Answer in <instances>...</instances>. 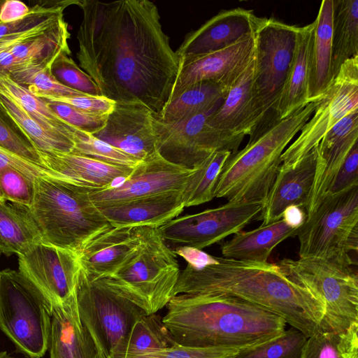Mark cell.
<instances>
[{
  "label": "cell",
  "mask_w": 358,
  "mask_h": 358,
  "mask_svg": "<svg viewBox=\"0 0 358 358\" xmlns=\"http://www.w3.org/2000/svg\"><path fill=\"white\" fill-rule=\"evenodd\" d=\"M79 66L100 95L145 106L159 116L169 101L181 59L148 0H78Z\"/></svg>",
  "instance_id": "6da1fadb"
},
{
  "label": "cell",
  "mask_w": 358,
  "mask_h": 358,
  "mask_svg": "<svg viewBox=\"0 0 358 358\" xmlns=\"http://www.w3.org/2000/svg\"><path fill=\"white\" fill-rule=\"evenodd\" d=\"M180 294L235 296L282 317L309 337L320 328L324 306L306 287L291 280L278 264L215 257L201 268L189 264L180 272L173 290Z\"/></svg>",
  "instance_id": "7a4b0ae2"
},
{
  "label": "cell",
  "mask_w": 358,
  "mask_h": 358,
  "mask_svg": "<svg viewBox=\"0 0 358 358\" xmlns=\"http://www.w3.org/2000/svg\"><path fill=\"white\" fill-rule=\"evenodd\" d=\"M162 322L178 344L246 349L285 330L280 316L241 299L213 294H180L166 305Z\"/></svg>",
  "instance_id": "3957f363"
},
{
  "label": "cell",
  "mask_w": 358,
  "mask_h": 358,
  "mask_svg": "<svg viewBox=\"0 0 358 358\" xmlns=\"http://www.w3.org/2000/svg\"><path fill=\"white\" fill-rule=\"evenodd\" d=\"M320 101L301 106L287 117L250 136L242 150L230 155L218 176L214 196L229 202L262 204L282 165L281 156L313 114Z\"/></svg>",
  "instance_id": "277c9868"
},
{
  "label": "cell",
  "mask_w": 358,
  "mask_h": 358,
  "mask_svg": "<svg viewBox=\"0 0 358 358\" xmlns=\"http://www.w3.org/2000/svg\"><path fill=\"white\" fill-rule=\"evenodd\" d=\"M90 189L56 178L35 180L30 208H25L43 241L78 254L112 226L90 197Z\"/></svg>",
  "instance_id": "5b68a950"
},
{
  "label": "cell",
  "mask_w": 358,
  "mask_h": 358,
  "mask_svg": "<svg viewBox=\"0 0 358 358\" xmlns=\"http://www.w3.org/2000/svg\"><path fill=\"white\" fill-rule=\"evenodd\" d=\"M180 273L176 255L158 228L145 227L136 253L105 282L147 315L155 314L173 297Z\"/></svg>",
  "instance_id": "8992f818"
},
{
  "label": "cell",
  "mask_w": 358,
  "mask_h": 358,
  "mask_svg": "<svg viewBox=\"0 0 358 358\" xmlns=\"http://www.w3.org/2000/svg\"><path fill=\"white\" fill-rule=\"evenodd\" d=\"M0 329L26 358H42L49 349L52 303L19 271L0 272Z\"/></svg>",
  "instance_id": "52a82bcc"
},
{
  "label": "cell",
  "mask_w": 358,
  "mask_h": 358,
  "mask_svg": "<svg viewBox=\"0 0 358 358\" xmlns=\"http://www.w3.org/2000/svg\"><path fill=\"white\" fill-rule=\"evenodd\" d=\"M296 236L299 258L314 257L357 266L352 252L358 249V185L327 194L306 216Z\"/></svg>",
  "instance_id": "ba28073f"
},
{
  "label": "cell",
  "mask_w": 358,
  "mask_h": 358,
  "mask_svg": "<svg viewBox=\"0 0 358 358\" xmlns=\"http://www.w3.org/2000/svg\"><path fill=\"white\" fill-rule=\"evenodd\" d=\"M76 297L80 322L100 358H122L133 324L147 314L103 278H90L82 267Z\"/></svg>",
  "instance_id": "9c48e42d"
},
{
  "label": "cell",
  "mask_w": 358,
  "mask_h": 358,
  "mask_svg": "<svg viewBox=\"0 0 358 358\" xmlns=\"http://www.w3.org/2000/svg\"><path fill=\"white\" fill-rule=\"evenodd\" d=\"M277 264L322 303L320 329L341 331L358 323V275L353 266L314 257L284 258Z\"/></svg>",
  "instance_id": "30bf717a"
},
{
  "label": "cell",
  "mask_w": 358,
  "mask_h": 358,
  "mask_svg": "<svg viewBox=\"0 0 358 358\" xmlns=\"http://www.w3.org/2000/svg\"><path fill=\"white\" fill-rule=\"evenodd\" d=\"M299 28L262 18L255 33L254 87L263 115L255 131L277 122L275 110L294 59Z\"/></svg>",
  "instance_id": "8fae6325"
},
{
  "label": "cell",
  "mask_w": 358,
  "mask_h": 358,
  "mask_svg": "<svg viewBox=\"0 0 358 358\" xmlns=\"http://www.w3.org/2000/svg\"><path fill=\"white\" fill-rule=\"evenodd\" d=\"M218 106L176 122H166L155 115L157 150L161 156L192 169L217 150L236 152L243 138L219 131L207 123Z\"/></svg>",
  "instance_id": "7c38bea8"
},
{
  "label": "cell",
  "mask_w": 358,
  "mask_h": 358,
  "mask_svg": "<svg viewBox=\"0 0 358 358\" xmlns=\"http://www.w3.org/2000/svg\"><path fill=\"white\" fill-rule=\"evenodd\" d=\"M262 203L229 202L195 214L177 217L158 228L173 250L179 247L201 250L219 243L258 219Z\"/></svg>",
  "instance_id": "4fadbf2b"
},
{
  "label": "cell",
  "mask_w": 358,
  "mask_h": 358,
  "mask_svg": "<svg viewBox=\"0 0 358 358\" xmlns=\"http://www.w3.org/2000/svg\"><path fill=\"white\" fill-rule=\"evenodd\" d=\"M358 110V56L341 66L331 85L320 100L313 116L281 156L282 166L296 165L316 147L339 120Z\"/></svg>",
  "instance_id": "5bb4252c"
},
{
  "label": "cell",
  "mask_w": 358,
  "mask_h": 358,
  "mask_svg": "<svg viewBox=\"0 0 358 358\" xmlns=\"http://www.w3.org/2000/svg\"><path fill=\"white\" fill-rule=\"evenodd\" d=\"M19 271L35 284L52 304L75 294L81 265L78 254L43 241L17 255Z\"/></svg>",
  "instance_id": "9a60e30c"
},
{
  "label": "cell",
  "mask_w": 358,
  "mask_h": 358,
  "mask_svg": "<svg viewBox=\"0 0 358 358\" xmlns=\"http://www.w3.org/2000/svg\"><path fill=\"white\" fill-rule=\"evenodd\" d=\"M192 172L165 159L156 151L141 161L124 179L104 189L90 191L96 206L114 203L164 192L181 191Z\"/></svg>",
  "instance_id": "2e32d148"
},
{
  "label": "cell",
  "mask_w": 358,
  "mask_h": 358,
  "mask_svg": "<svg viewBox=\"0 0 358 358\" xmlns=\"http://www.w3.org/2000/svg\"><path fill=\"white\" fill-rule=\"evenodd\" d=\"M254 55L255 34H250L224 49L180 59V68L169 101L201 82L214 83L227 92L246 70Z\"/></svg>",
  "instance_id": "e0dca14e"
},
{
  "label": "cell",
  "mask_w": 358,
  "mask_h": 358,
  "mask_svg": "<svg viewBox=\"0 0 358 358\" xmlns=\"http://www.w3.org/2000/svg\"><path fill=\"white\" fill-rule=\"evenodd\" d=\"M94 136L139 161L157 151L155 115L141 105L115 103L105 127Z\"/></svg>",
  "instance_id": "ac0fdd59"
},
{
  "label": "cell",
  "mask_w": 358,
  "mask_h": 358,
  "mask_svg": "<svg viewBox=\"0 0 358 358\" xmlns=\"http://www.w3.org/2000/svg\"><path fill=\"white\" fill-rule=\"evenodd\" d=\"M262 19L241 8L222 10L187 33L176 52L180 59H186L224 49L255 34Z\"/></svg>",
  "instance_id": "d6986e66"
},
{
  "label": "cell",
  "mask_w": 358,
  "mask_h": 358,
  "mask_svg": "<svg viewBox=\"0 0 358 358\" xmlns=\"http://www.w3.org/2000/svg\"><path fill=\"white\" fill-rule=\"evenodd\" d=\"M255 55L246 70L226 93L221 104L208 117L213 129L244 138L261 125L263 115L254 87Z\"/></svg>",
  "instance_id": "ffe728a7"
},
{
  "label": "cell",
  "mask_w": 358,
  "mask_h": 358,
  "mask_svg": "<svg viewBox=\"0 0 358 358\" xmlns=\"http://www.w3.org/2000/svg\"><path fill=\"white\" fill-rule=\"evenodd\" d=\"M317 146L292 167L281 165L276 178L262 204L257 220L266 225L282 218L290 206L306 210L314 181L317 165Z\"/></svg>",
  "instance_id": "44dd1931"
},
{
  "label": "cell",
  "mask_w": 358,
  "mask_h": 358,
  "mask_svg": "<svg viewBox=\"0 0 358 358\" xmlns=\"http://www.w3.org/2000/svg\"><path fill=\"white\" fill-rule=\"evenodd\" d=\"M144 229L111 227L100 233L78 253L82 268L94 279L108 277L138 250Z\"/></svg>",
  "instance_id": "7402d4cb"
},
{
  "label": "cell",
  "mask_w": 358,
  "mask_h": 358,
  "mask_svg": "<svg viewBox=\"0 0 358 358\" xmlns=\"http://www.w3.org/2000/svg\"><path fill=\"white\" fill-rule=\"evenodd\" d=\"M358 142V122L349 114L339 120L317 145L316 171L306 208V216L313 211L328 193L337 173L353 145Z\"/></svg>",
  "instance_id": "603a6c76"
},
{
  "label": "cell",
  "mask_w": 358,
  "mask_h": 358,
  "mask_svg": "<svg viewBox=\"0 0 358 358\" xmlns=\"http://www.w3.org/2000/svg\"><path fill=\"white\" fill-rule=\"evenodd\" d=\"M96 206L112 227L153 228L176 218L185 208L182 190Z\"/></svg>",
  "instance_id": "cb8c5ba5"
},
{
  "label": "cell",
  "mask_w": 358,
  "mask_h": 358,
  "mask_svg": "<svg viewBox=\"0 0 358 358\" xmlns=\"http://www.w3.org/2000/svg\"><path fill=\"white\" fill-rule=\"evenodd\" d=\"M39 152L43 164L62 180L90 190L111 186L126 178L134 169L73 152Z\"/></svg>",
  "instance_id": "d4e9b609"
},
{
  "label": "cell",
  "mask_w": 358,
  "mask_h": 358,
  "mask_svg": "<svg viewBox=\"0 0 358 358\" xmlns=\"http://www.w3.org/2000/svg\"><path fill=\"white\" fill-rule=\"evenodd\" d=\"M50 358H100L83 326L76 294L62 303L52 304Z\"/></svg>",
  "instance_id": "484cf974"
},
{
  "label": "cell",
  "mask_w": 358,
  "mask_h": 358,
  "mask_svg": "<svg viewBox=\"0 0 358 358\" xmlns=\"http://www.w3.org/2000/svg\"><path fill=\"white\" fill-rule=\"evenodd\" d=\"M333 0L322 1L314 22L310 55L308 103L320 101L331 85Z\"/></svg>",
  "instance_id": "4316f807"
},
{
  "label": "cell",
  "mask_w": 358,
  "mask_h": 358,
  "mask_svg": "<svg viewBox=\"0 0 358 358\" xmlns=\"http://www.w3.org/2000/svg\"><path fill=\"white\" fill-rule=\"evenodd\" d=\"M298 229L281 218L251 231H240L220 245L222 257L267 262L273 250L287 238L295 236Z\"/></svg>",
  "instance_id": "83f0119b"
},
{
  "label": "cell",
  "mask_w": 358,
  "mask_h": 358,
  "mask_svg": "<svg viewBox=\"0 0 358 358\" xmlns=\"http://www.w3.org/2000/svg\"><path fill=\"white\" fill-rule=\"evenodd\" d=\"M314 22L299 28L294 57L275 110L277 121L308 103L309 55Z\"/></svg>",
  "instance_id": "f1b7e54d"
},
{
  "label": "cell",
  "mask_w": 358,
  "mask_h": 358,
  "mask_svg": "<svg viewBox=\"0 0 358 358\" xmlns=\"http://www.w3.org/2000/svg\"><path fill=\"white\" fill-rule=\"evenodd\" d=\"M358 56V0H333L331 73L336 77L347 60Z\"/></svg>",
  "instance_id": "f546056e"
},
{
  "label": "cell",
  "mask_w": 358,
  "mask_h": 358,
  "mask_svg": "<svg viewBox=\"0 0 358 358\" xmlns=\"http://www.w3.org/2000/svg\"><path fill=\"white\" fill-rule=\"evenodd\" d=\"M41 241L38 229L26 208L0 200V253L19 255Z\"/></svg>",
  "instance_id": "4dcf8cb0"
},
{
  "label": "cell",
  "mask_w": 358,
  "mask_h": 358,
  "mask_svg": "<svg viewBox=\"0 0 358 358\" xmlns=\"http://www.w3.org/2000/svg\"><path fill=\"white\" fill-rule=\"evenodd\" d=\"M227 92L212 82H201L187 88L170 100L157 116L166 122L180 121L218 106Z\"/></svg>",
  "instance_id": "1f68e13d"
},
{
  "label": "cell",
  "mask_w": 358,
  "mask_h": 358,
  "mask_svg": "<svg viewBox=\"0 0 358 358\" xmlns=\"http://www.w3.org/2000/svg\"><path fill=\"white\" fill-rule=\"evenodd\" d=\"M231 155L228 150H217L192 168L182 190L185 208L198 206L215 198L218 176Z\"/></svg>",
  "instance_id": "d6a6232c"
},
{
  "label": "cell",
  "mask_w": 358,
  "mask_h": 358,
  "mask_svg": "<svg viewBox=\"0 0 358 358\" xmlns=\"http://www.w3.org/2000/svg\"><path fill=\"white\" fill-rule=\"evenodd\" d=\"M0 103L25 131L38 151L72 152L73 138L45 129L34 120L13 98L0 91Z\"/></svg>",
  "instance_id": "836d02e7"
},
{
  "label": "cell",
  "mask_w": 358,
  "mask_h": 358,
  "mask_svg": "<svg viewBox=\"0 0 358 358\" xmlns=\"http://www.w3.org/2000/svg\"><path fill=\"white\" fill-rule=\"evenodd\" d=\"M0 91L13 98L39 124L50 131L73 138L75 127L55 114L47 103L15 83L7 73H0Z\"/></svg>",
  "instance_id": "e575fe53"
},
{
  "label": "cell",
  "mask_w": 358,
  "mask_h": 358,
  "mask_svg": "<svg viewBox=\"0 0 358 358\" xmlns=\"http://www.w3.org/2000/svg\"><path fill=\"white\" fill-rule=\"evenodd\" d=\"M358 323L341 331L319 329L307 338L301 358H358Z\"/></svg>",
  "instance_id": "d590c367"
},
{
  "label": "cell",
  "mask_w": 358,
  "mask_h": 358,
  "mask_svg": "<svg viewBox=\"0 0 358 358\" xmlns=\"http://www.w3.org/2000/svg\"><path fill=\"white\" fill-rule=\"evenodd\" d=\"M160 316L144 315L133 324L127 338L122 358H136L147 352L176 344Z\"/></svg>",
  "instance_id": "8d00e7d4"
},
{
  "label": "cell",
  "mask_w": 358,
  "mask_h": 358,
  "mask_svg": "<svg viewBox=\"0 0 358 358\" xmlns=\"http://www.w3.org/2000/svg\"><path fill=\"white\" fill-rule=\"evenodd\" d=\"M8 75L15 83L27 89L35 96L86 95L57 81L52 74L50 66L40 64H24L14 68Z\"/></svg>",
  "instance_id": "74e56055"
},
{
  "label": "cell",
  "mask_w": 358,
  "mask_h": 358,
  "mask_svg": "<svg viewBox=\"0 0 358 358\" xmlns=\"http://www.w3.org/2000/svg\"><path fill=\"white\" fill-rule=\"evenodd\" d=\"M307 338L292 327L266 342L242 350L234 358H301Z\"/></svg>",
  "instance_id": "f35d334b"
},
{
  "label": "cell",
  "mask_w": 358,
  "mask_h": 358,
  "mask_svg": "<svg viewBox=\"0 0 358 358\" xmlns=\"http://www.w3.org/2000/svg\"><path fill=\"white\" fill-rule=\"evenodd\" d=\"M0 147L27 161L45 166L33 142L1 103Z\"/></svg>",
  "instance_id": "ab89813d"
},
{
  "label": "cell",
  "mask_w": 358,
  "mask_h": 358,
  "mask_svg": "<svg viewBox=\"0 0 358 358\" xmlns=\"http://www.w3.org/2000/svg\"><path fill=\"white\" fill-rule=\"evenodd\" d=\"M73 142V153L87 156L106 163L134 168L141 162L93 134L76 128L74 131Z\"/></svg>",
  "instance_id": "60d3db41"
},
{
  "label": "cell",
  "mask_w": 358,
  "mask_h": 358,
  "mask_svg": "<svg viewBox=\"0 0 358 358\" xmlns=\"http://www.w3.org/2000/svg\"><path fill=\"white\" fill-rule=\"evenodd\" d=\"M36 178L16 168L6 167L0 173V200L30 208L35 194Z\"/></svg>",
  "instance_id": "b9f144b4"
},
{
  "label": "cell",
  "mask_w": 358,
  "mask_h": 358,
  "mask_svg": "<svg viewBox=\"0 0 358 358\" xmlns=\"http://www.w3.org/2000/svg\"><path fill=\"white\" fill-rule=\"evenodd\" d=\"M66 53H61L51 66V73L62 85L92 96H101L92 78Z\"/></svg>",
  "instance_id": "7bdbcfd3"
},
{
  "label": "cell",
  "mask_w": 358,
  "mask_h": 358,
  "mask_svg": "<svg viewBox=\"0 0 358 358\" xmlns=\"http://www.w3.org/2000/svg\"><path fill=\"white\" fill-rule=\"evenodd\" d=\"M242 350L234 348H198L176 343L171 346L154 350L136 358H234Z\"/></svg>",
  "instance_id": "ee69618b"
},
{
  "label": "cell",
  "mask_w": 358,
  "mask_h": 358,
  "mask_svg": "<svg viewBox=\"0 0 358 358\" xmlns=\"http://www.w3.org/2000/svg\"><path fill=\"white\" fill-rule=\"evenodd\" d=\"M45 101L50 108L64 122L76 129L93 135L105 127L108 120L107 115L85 112L62 102Z\"/></svg>",
  "instance_id": "f6af8a7d"
},
{
  "label": "cell",
  "mask_w": 358,
  "mask_h": 358,
  "mask_svg": "<svg viewBox=\"0 0 358 358\" xmlns=\"http://www.w3.org/2000/svg\"><path fill=\"white\" fill-rule=\"evenodd\" d=\"M36 96L45 101L62 102L85 112L100 115H108L115 106V101L103 96L86 94L71 96Z\"/></svg>",
  "instance_id": "bcb514c9"
},
{
  "label": "cell",
  "mask_w": 358,
  "mask_h": 358,
  "mask_svg": "<svg viewBox=\"0 0 358 358\" xmlns=\"http://www.w3.org/2000/svg\"><path fill=\"white\" fill-rule=\"evenodd\" d=\"M358 185V142L356 143L337 173L327 194H336Z\"/></svg>",
  "instance_id": "7dc6e473"
},
{
  "label": "cell",
  "mask_w": 358,
  "mask_h": 358,
  "mask_svg": "<svg viewBox=\"0 0 358 358\" xmlns=\"http://www.w3.org/2000/svg\"><path fill=\"white\" fill-rule=\"evenodd\" d=\"M8 166L16 168L36 178L49 176L59 179L48 167L32 163L0 147V173Z\"/></svg>",
  "instance_id": "c3c4849f"
},
{
  "label": "cell",
  "mask_w": 358,
  "mask_h": 358,
  "mask_svg": "<svg viewBox=\"0 0 358 358\" xmlns=\"http://www.w3.org/2000/svg\"><path fill=\"white\" fill-rule=\"evenodd\" d=\"M173 251L176 255L181 256L187 262V264L197 268L215 261V257L193 248L179 247L173 249Z\"/></svg>",
  "instance_id": "681fc988"
},
{
  "label": "cell",
  "mask_w": 358,
  "mask_h": 358,
  "mask_svg": "<svg viewBox=\"0 0 358 358\" xmlns=\"http://www.w3.org/2000/svg\"><path fill=\"white\" fill-rule=\"evenodd\" d=\"M29 12L24 2L18 0H6L0 10V22L9 23L21 20Z\"/></svg>",
  "instance_id": "f907efd6"
},
{
  "label": "cell",
  "mask_w": 358,
  "mask_h": 358,
  "mask_svg": "<svg viewBox=\"0 0 358 358\" xmlns=\"http://www.w3.org/2000/svg\"><path fill=\"white\" fill-rule=\"evenodd\" d=\"M282 218L291 226L299 228L305 220L306 211L297 206H290L284 211Z\"/></svg>",
  "instance_id": "816d5d0a"
},
{
  "label": "cell",
  "mask_w": 358,
  "mask_h": 358,
  "mask_svg": "<svg viewBox=\"0 0 358 358\" xmlns=\"http://www.w3.org/2000/svg\"><path fill=\"white\" fill-rule=\"evenodd\" d=\"M0 358H17V357L11 356L6 351H0Z\"/></svg>",
  "instance_id": "f5cc1de1"
},
{
  "label": "cell",
  "mask_w": 358,
  "mask_h": 358,
  "mask_svg": "<svg viewBox=\"0 0 358 358\" xmlns=\"http://www.w3.org/2000/svg\"><path fill=\"white\" fill-rule=\"evenodd\" d=\"M4 1L5 0H0V10H1V8L3 3H4Z\"/></svg>",
  "instance_id": "db71d44e"
}]
</instances>
